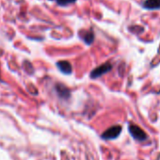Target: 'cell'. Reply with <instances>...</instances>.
Here are the masks:
<instances>
[{
    "label": "cell",
    "mask_w": 160,
    "mask_h": 160,
    "mask_svg": "<svg viewBox=\"0 0 160 160\" xmlns=\"http://www.w3.org/2000/svg\"><path fill=\"white\" fill-rule=\"evenodd\" d=\"M129 132L131 134V136L136 139V140H138V141H144L147 139L148 136L147 134L143 131V129H141L139 126L136 125V124H133L131 123L129 125Z\"/></svg>",
    "instance_id": "obj_1"
},
{
    "label": "cell",
    "mask_w": 160,
    "mask_h": 160,
    "mask_svg": "<svg viewBox=\"0 0 160 160\" xmlns=\"http://www.w3.org/2000/svg\"><path fill=\"white\" fill-rule=\"evenodd\" d=\"M121 132H122V126L114 125V126H111L110 128H108V130H106L103 133L102 138L104 139H114L119 137Z\"/></svg>",
    "instance_id": "obj_2"
},
{
    "label": "cell",
    "mask_w": 160,
    "mask_h": 160,
    "mask_svg": "<svg viewBox=\"0 0 160 160\" xmlns=\"http://www.w3.org/2000/svg\"><path fill=\"white\" fill-rule=\"evenodd\" d=\"M111 69H112L111 63H109V62L104 63V64L98 66L97 68H95V69L92 72L91 77H92V78H97V77H99V76H101V75L107 73V72H109Z\"/></svg>",
    "instance_id": "obj_3"
},
{
    "label": "cell",
    "mask_w": 160,
    "mask_h": 160,
    "mask_svg": "<svg viewBox=\"0 0 160 160\" xmlns=\"http://www.w3.org/2000/svg\"><path fill=\"white\" fill-rule=\"evenodd\" d=\"M142 6L147 10H158L160 9V0H145Z\"/></svg>",
    "instance_id": "obj_4"
},
{
    "label": "cell",
    "mask_w": 160,
    "mask_h": 160,
    "mask_svg": "<svg viewBox=\"0 0 160 160\" xmlns=\"http://www.w3.org/2000/svg\"><path fill=\"white\" fill-rule=\"evenodd\" d=\"M58 69L63 72V73H66V74H69L72 72V65L70 62L66 61V60H62V61H58Z\"/></svg>",
    "instance_id": "obj_5"
},
{
    "label": "cell",
    "mask_w": 160,
    "mask_h": 160,
    "mask_svg": "<svg viewBox=\"0 0 160 160\" xmlns=\"http://www.w3.org/2000/svg\"><path fill=\"white\" fill-rule=\"evenodd\" d=\"M80 36H81V38L83 39V41L87 44H91L93 42V39H94V35H93V32L92 31L84 30L83 31V35H80Z\"/></svg>",
    "instance_id": "obj_6"
},
{
    "label": "cell",
    "mask_w": 160,
    "mask_h": 160,
    "mask_svg": "<svg viewBox=\"0 0 160 160\" xmlns=\"http://www.w3.org/2000/svg\"><path fill=\"white\" fill-rule=\"evenodd\" d=\"M57 91H58V94H59L61 97L66 98V97H65V95H66V96H68V95H69V91H68L66 88H64L63 86H57Z\"/></svg>",
    "instance_id": "obj_7"
},
{
    "label": "cell",
    "mask_w": 160,
    "mask_h": 160,
    "mask_svg": "<svg viewBox=\"0 0 160 160\" xmlns=\"http://www.w3.org/2000/svg\"><path fill=\"white\" fill-rule=\"evenodd\" d=\"M73 2H75V0H57V3L61 6H66V5L72 4Z\"/></svg>",
    "instance_id": "obj_8"
}]
</instances>
